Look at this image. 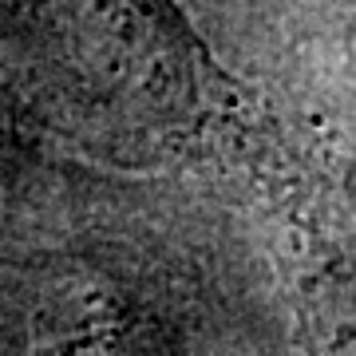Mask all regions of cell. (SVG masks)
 <instances>
[{
	"label": "cell",
	"instance_id": "cell-2",
	"mask_svg": "<svg viewBox=\"0 0 356 356\" xmlns=\"http://www.w3.org/2000/svg\"><path fill=\"white\" fill-rule=\"evenodd\" d=\"M88 67L159 123L198 131L226 72L170 0H76Z\"/></svg>",
	"mask_w": 356,
	"mask_h": 356
},
{
	"label": "cell",
	"instance_id": "cell-1",
	"mask_svg": "<svg viewBox=\"0 0 356 356\" xmlns=\"http://www.w3.org/2000/svg\"><path fill=\"white\" fill-rule=\"evenodd\" d=\"M257 194L313 356H356V182L226 79L194 131Z\"/></svg>",
	"mask_w": 356,
	"mask_h": 356
}]
</instances>
